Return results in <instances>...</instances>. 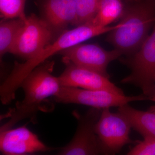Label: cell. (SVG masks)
<instances>
[{
	"mask_svg": "<svg viewBox=\"0 0 155 155\" xmlns=\"http://www.w3.org/2000/svg\"><path fill=\"white\" fill-rule=\"evenodd\" d=\"M118 25L103 27L87 23L66 30L33 58L23 63L15 62L11 74L1 84L0 97L2 104L8 105L15 99L16 91L21 87L24 79L36 67L45 62L48 58L62 50L81 43L92 38L106 33L117 28Z\"/></svg>",
	"mask_w": 155,
	"mask_h": 155,
	"instance_id": "6da1fadb",
	"label": "cell"
},
{
	"mask_svg": "<svg viewBox=\"0 0 155 155\" xmlns=\"http://www.w3.org/2000/svg\"><path fill=\"white\" fill-rule=\"evenodd\" d=\"M54 65V61H46L25 78L21 85L25 94L24 99L1 116V119L8 118L9 120L1 126L0 132L13 128L25 119L36 123L38 113L45 110V103L48 98L55 95L61 87L58 77L52 75Z\"/></svg>",
	"mask_w": 155,
	"mask_h": 155,
	"instance_id": "7a4b0ae2",
	"label": "cell"
},
{
	"mask_svg": "<svg viewBox=\"0 0 155 155\" xmlns=\"http://www.w3.org/2000/svg\"><path fill=\"white\" fill-rule=\"evenodd\" d=\"M119 23L106 41L122 55L130 57L140 48L155 25V4L147 2L125 9Z\"/></svg>",
	"mask_w": 155,
	"mask_h": 155,
	"instance_id": "3957f363",
	"label": "cell"
},
{
	"mask_svg": "<svg viewBox=\"0 0 155 155\" xmlns=\"http://www.w3.org/2000/svg\"><path fill=\"white\" fill-rule=\"evenodd\" d=\"M120 61L131 71L121 83L137 87L150 101L155 102V25L138 51Z\"/></svg>",
	"mask_w": 155,
	"mask_h": 155,
	"instance_id": "277c9868",
	"label": "cell"
},
{
	"mask_svg": "<svg viewBox=\"0 0 155 155\" xmlns=\"http://www.w3.org/2000/svg\"><path fill=\"white\" fill-rule=\"evenodd\" d=\"M56 102L74 104L103 109L120 107L134 101H150L143 94L137 96H126L104 90H89L72 87L61 86L54 96Z\"/></svg>",
	"mask_w": 155,
	"mask_h": 155,
	"instance_id": "5b68a950",
	"label": "cell"
},
{
	"mask_svg": "<svg viewBox=\"0 0 155 155\" xmlns=\"http://www.w3.org/2000/svg\"><path fill=\"white\" fill-rule=\"evenodd\" d=\"M102 109L91 107L84 114L73 112L77 120L76 132L72 140L61 148L60 155L103 154L95 126L101 114Z\"/></svg>",
	"mask_w": 155,
	"mask_h": 155,
	"instance_id": "8992f818",
	"label": "cell"
},
{
	"mask_svg": "<svg viewBox=\"0 0 155 155\" xmlns=\"http://www.w3.org/2000/svg\"><path fill=\"white\" fill-rule=\"evenodd\" d=\"M131 128L129 122L122 114L112 113L110 108L103 109L95 126L103 154H115L125 145L131 143Z\"/></svg>",
	"mask_w": 155,
	"mask_h": 155,
	"instance_id": "52a82bcc",
	"label": "cell"
},
{
	"mask_svg": "<svg viewBox=\"0 0 155 155\" xmlns=\"http://www.w3.org/2000/svg\"><path fill=\"white\" fill-rule=\"evenodd\" d=\"M54 35L44 19L31 14L25 19V25L10 53L26 61L51 44Z\"/></svg>",
	"mask_w": 155,
	"mask_h": 155,
	"instance_id": "ba28073f",
	"label": "cell"
},
{
	"mask_svg": "<svg viewBox=\"0 0 155 155\" xmlns=\"http://www.w3.org/2000/svg\"><path fill=\"white\" fill-rule=\"evenodd\" d=\"M59 54L76 66L109 78L107 72L108 65L122 56L118 50L107 51L96 44H78L62 50Z\"/></svg>",
	"mask_w": 155,
	"mask_h": 155,
	"instance_id": "9c48e42d",
	"label": "cell"
},
{
	"mask_svg": "<svg viewBox=\"0 0 155 155\" xmlns=\"http://www.w3.org/2000/svg\"><path fill=\"white\" fill-rule=\"evenodd\" d=\"M63 61L66 68L58 77L61 86L89 90H104L124 94L121 89L110 80V78L76 66L67 59L63 58Z\"/></svg>",
	"mask_w": 155,
	"mask_h": 155,
	"instance_id": "30bf717a",
	"label": "cell"
},
{
	"mask_svg": "<svg viewBox=\"0 0 155 155\" xmlns=\"http://www.w3.org/2000/svg\"><path fill=\"white\" fill-rule=\"evenodd\" d=\"M52 149L26 125L0 132V150L3 155L30 154Z\"/></svg>",
	"mask_w": 155,
	"mask_h": 155,
	"instance_id": "8fae6325",
	"label": "cell"
},
{
	"mask_svg": "<svg viewBox=\"0 0 155 155\" xmlns=\"http://www.w3.org/2000/svg\"><path fill=\"white\" fill-rule=\"evenodd\" d=\"M43 19L54 35H61L69 25L76 26V11L73 0H42Z\"/></svg>",
	"mask_w": 155,
	"mask_h": 155,
	"instance_id": "7c38bea8",
	"label": "cell"
},
{
	"mask_svg": "<svg viewBox=\"0 0 155 155\" xmlns=\"http://www.w3.org/2000/svg\"><path fill=\"white\" fill-rule=\"evenodd\" d=\"M118 112L126 118L132 128L143 138L155 139V112L136 110L128 104L118 107Z\"/></svg>",
	"mask_w": 155,
	"mask_h": 155,
	"instance_id": "4fadbf2b",
	"label": "cell"
},
{
	"mask_svg": "<svg viewBox=\"0 0 155 155\" xmlns=\"http://www.w3.org/2000/svg\"><path fill=\"white\" fill-rule=\"evenodd\" d=\"M25 19L18 18L3 19L1 21L0 24V56L1 60L5 54L10 52L25 25Z\"/></svg>",
	"mask_w": 155,
	"mask_h": 155,
	"instance_id": "5bb4252c",
	"label": "cell"
},
{
	"mask_svg": "<svg viewBox=\"0 0 155 155\" xmlns=\"http://www.w3.org/2000/svg\"><path fill=\"white\" fill-rule=\"evenodd\" d=\"M125 9L121 0H101L98 10L90 24L96 26H109L122 18Z\"/></svg>",
	"mask_w": 155,
	"mask_h": 155,
	"instance_id": "9a60e30c",
	"label": "cell"
},
{
	"mask_svg": "<svg viewBox=\"0 0 155 155\" xmlns=\"http://www.w3.org/2000/svg\"><path fill=\"white\" fill-rule=\"evenodd\" d=\"M76 11V26L90 23L97 14L101 0H73Z\"/></svg>",
	"mask_w": 155,
	"mask_h": 155,
	"instance_id": "2e32d148",
	"label": "cell"
},
{
	"mask_svg": "<svg viewBox=\"0 0 155 155\" xmlns=\"http://www.w3.org/2000/svg\"><path fill=\"white\" fill-rule=\"evenodd\" d=\"M26 0H0V12L3 19H26L25 7Z\"/></svg>",
	"mask_w": 155,
	"mask_h": 155,
	"instance_id": "e0dca14e",
	"label": "cell"
},
{
	"mask_svg": "<svg viewBox=\"0 0 155 155\" xmlns=\"http://www.w3.org/2000/svg\"><path fill=\"white\" fill-rule=\"evenodd\" d=\"M127 155H155V139L143 138L127 153Z\"/></svg>",
	"mask_w": 155,
	"mask_h": 155,
	"instance_id": "ac0fdd59",
	"label": "cell"
},
{
	"mask_svg": "<svg viewBox=\"0 0 155 155\" xmlns=\"http://www.w3.org/2000/svg\"><path fill=\"white\" fill-rule=\"evenodd\" d=\"M150 110H151L154 111L155 112V107H152L150 108Z\"/></svg>",
	"mask_w": 155,
	"mask_h": 155,
	"instance_id": "d6986e66",
	"label": "cell"
}]
</instances>
